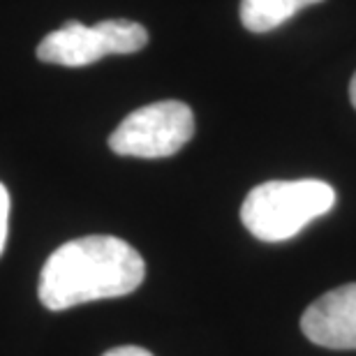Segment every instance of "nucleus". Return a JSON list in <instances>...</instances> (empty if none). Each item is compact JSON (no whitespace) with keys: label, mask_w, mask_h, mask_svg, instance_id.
Returning <instances> with one entry per match:
<instances>
[{"label":"nucleus","mask_w":356,"mask_h":356,"mask_svg":"<svg viewBox=\"0 0 356 356\" xmlns=\"http://www.w3.org/2000/svg\"><path fill=\"white\" fill-rule=\"evenodd\" d=\"M336 206V190L317 178L268 181L250 190L241 206V220L254 238L282 243L301 234L312 220Z\"/></svg>","instance_id":"2"},{"label":"nucleus","mask_w":356,"mask_h":356,"mask_svg":"<svg viewBox=\"0 0 356 356\" xmlns=\"http://www.w3.org/2000/svg\"><path fill=\"white\" fill-rule=\"evenodd\" d=\"M195 134V116L185 102L162 99L132 111L109 137V148L125 158H169Z\"/></svg>","instance_id":"4"},{"label":"nucleus","mask_w":356,"mask_h":356,"mask_svg":"<svg viewBox=\"0 0 356 356\" xmlns=\"http://www.w3.org/2000/svg\"><path fill=\"white\" fill-rule=\"evenodd\" d=\"M102 356H153L148 350H144V347H134V345H123V347H113V350H109L106 354Z\"/></svg>","instance_id":"8"},{"label":"nucleus","mask_w":356,"mask_h":356,"mask_svg":"<svg viewBox=\"0 0 356 356\" xmlns=\"http://www.w3.org/2000/svg\"><path fill=\"white\" fill-rule=\"evenodd\" d=\"M146 264L116 236H83L51 252L40 275V301L49 310L132 294L144 282Z\"/></svg>","instance_id":"1"},{"label":"nucleus","mask_w":356,"mask_h":356,"mask_svg":"<svg viewBox=\"0 0 356 356\" xmlns=\"http://www.w3.org/2000/svg\"><path fill=\"white\" fill-rule=\"evenodd\" d=\"M146 44L148 31L137 21L106 19L97 26L67 21L40 42L38 58L63 67H86L111 54L141 51Z\"/></svg>","instance_id":"3"},{"label":"nucleus","mask_w":356,"mask_h":356,"mask_svg":"<svg viewBox=\"0 0 356 356\" xmlns=\"http://www.w3.org/2000/svg\"><path fill=\"white\" fill-rule=\"evenodd\" d=\"M350 99H352V104L356 109V74L352 76V83H350Z\"/></svg>","instance_id":"9"},{"label":"nucleus","mask_w":356,"mask_h":356,"mask_svg":"<svg viewBox=\"0 0 356 356\" xmlns=\"http://www.w3.org/2000/svg\"><path fill=\"white\" fill-rule=\"evenodd\" d=\"M7 218H10V195H7L5 185L0 183V254H3L7 241Z\"/></svg>","instance_id":"7"},{"label":"nucleus","mask_w":356,"mask_h":356,"mask_svg":"<svg viewBox=\"0 0 356 356\" xmlns=\"http://www.w3.org/2000/svg\"><path fill=\"white\" fill-rule=\"evenodd\" d=\"M322 0H241V24L250 33H270L303 7Z\"/></svg>","instance_id":"6"},{"label":"nucleus","mask_w":356,"mask_h":356,"mask_svg":"<svg viewBox=\"0 0 356 356\" xmlns=\"http://www.w3.org/2000/svg\"><path fill=\"white\" fill-rule=\"evenodd\" d=\"M305 338L329 350H356V282L343 284L308 305L301 317Z\"/></svg>","instance_id":"5"}]
</instances>
